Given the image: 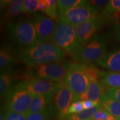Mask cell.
I'll return each mask as SVG.
<instances>
[{
  "instance_id": "obj_5",
  "label": "cell",
  "mask_w": 120,
  "mask_h": 120,
  "mask_svg": "<svg viewBox=\"0 0 120 120\" xmlns=\"http://www.w3.org/2000/svg\"><path fill=\"white\" fill-rule=\"evenodd\" d=\"M52 42L61 49L71 54L79 47L75 27L58 19Z\"/></svg>"
},
{
  "instance_id": "obj_20",
  "label": "cell",
  "mask_w": 120,
  "mask_h": 120,
  "mask_svg": "<svg viewBox=\"0 0 120 120\" xmlns=\"http://www.w3.org/2000/svg\"><path fill=\"white\" fill-rule=\"evenodd\" d=\"M13 62V56L11 51L3 47L0 52V69L1 73H9L11 71Z\"/></svg>"
},
{
  "instance_id": "obj_19",
  "label": "cell",
  "mask_w": 120,
  "mask_h": 120,
  "mask_svg": "<svg viewBox=\"0 0 120 120\" xmlns=\"http://www.w3.org/2000/svg\"><path fill=\"white\" fill-rule=\"evenodd\" d=\"M7 10L3 16V21L5 22L9 21L17 17L21 13L25 12L23 8V1H12L6 6Z\"/></svg>"
},
{
  "instance_id": "obj_16",
  "label": "cell",
  "mask_w": 120,
  "mask_h": 120,
  "mask_svg": "<svg viewBox=\"0 0 120 120\" xmlns=\"http://www.w3.org/2000/svg\"><path fill=\"white\" fill-rule=\"evenodd\" d=\"M100 105L114 118L120 120V102L119 101L103 94L100 99Z\"/></svg>"
},
{
  "instance_id": "obj_1",
  "label": "cell",
  "mask_w": 120,
  "mask_h": 120,
  "mask_svg": "<svg viewBox=\"0 0 120 120\" xmlns=\"http://www.w3.org/2000/svg\"><path fill=\"white\" fill-rule=\"evenodd\" d=\"M19 60L28 67L60 61L64 53L59 47L51 42H40L19 51Z\"/></svg>"
},
{
  "instance_id": "obj_4",
  "label": "cell",
  "mask_w": 120,
  "mask_h": 120,
  "mask_svg": "<svg viewBox=\"0 0 120 120\" xmlns=\"http://www.w3.org/2000/svg\"><path fill=\"white\" fill-rule=\"evenodd\" d=\"M107 42L104 39L94 36L89 42L79 46L71 54L79 63L89 64L101 60L106 55Z\"/></svg>"
},
{
  "instance_id": "obj_3",
  "label": "cell",
  "mask_w": 120,
  "mask_h": 120,
  "mask_svg": "<svg viewBox=\"0 0 120 120\" xmlns=\"http://www.w3.org/2000/svg\"><path fill=\"white\" fill-rule=\"evenodd\" d=\"M7 31L11 41L22 49L28 47L39 42L35 28L30 21L9 23Z\"/></svg>"
},
{
  "instance_id": "obj_13",
  "label": "cell",
  "mask_w": 120,
  "mask_h": 120,
  "mask_svg": "<svg viewBox=\"0 0 120 120\" xmlns=\"http://www.w3.org/2000/svg\"><path fill=\"white\" fill-rule=\"evenodd\" d=\"M105 87L99 79L91 82L87 90L81 97L80 100H90L100 103L102 96L105 94Z\"/></svg>"
},
{
  "instance_id": "obj_34",
  "label": "cell",
  "mask_w": 120,
  "mask_h": 120,
  "mask_svg": "<svg viewBox=\"0 0 120 120\" xmlns=\"http://www.w3.org/2000/svg\"><path fill=\"white\" fill-rule=\"evenodd\" d=\"M115 37L117 40H120V22L116 25L115 28Z\"/></svg>"
},
{
  "instance_id": "obj_35",
  "label": "cell",
  "mask_w": 120,
  "mask_h": 120,
  "mask_svg": "<svg viewBox=\"0 0 120 120\" xmlns=\"http://www.w3.org/2000/svg\"><path fill=\"white\" fill-rule=\"evenodd\" d=\"M5 114L4 113V111H1V118H0V120H4V117H5Z\"/></svg>"
},
{
  "instance_id": "obj_32",
  "label": "cell",
  "mask_w": 120,
  "mask_h": 120,
  "mask_svg": "<svg viewBox=\"0 0 120 120\" xmlns=\"http://www.w3.org/2000/svg\"><path fill=\"white\" fill-rule=\"evenodd\" d=\"M48 8H49V4L47 2V0H39V11L42 12L46 14Z\"/></svg>"
},
{
  "instance_id": "obj_18",
  "label": "cell",
  "mask_w": 120,
  "mask_h": 120,
  "mask_svg": "<svg viewBox=\"0 0 120 120\" xmlns=\"http://www.w3.org/2000/svg\"><path fill=\"white\" fill-rule=\"evenodd\" d=\"M100 81L106 90L110 88H120V72H101Z\"/></svg>"
},
{
  "instance_id": "obj_27",
  "label": "cell",
  "mask_w": 120,
  "mask_h": 120,
  "mask_svg": "<svg viewBox=\"0 0 120 120\" xmlns=\"http://www.w3.org/2000/svg\"><path fill=\"white\" fill-rule=\"evenodd\" d=\"M28 114L7 111L4 120H27Z\"/></svg>"
},
{
  "instance_id": "obj_15",
  "label": "cell",
  "mask_w": 120,
  "mask_h": 120,
  "mask_svg": "<svg viewBox=\"0 0 120 120\" xmlns=\"http://www.w3.org/2000/svg\"><path fill=\"white\" fill-rule=\"evenodd\" d=\"M53 94H41L34 95L28 111V115L30 114L38 113L47 109L51 102Z\"/></svg>"
},
{
  "instance_id": "obj_23",
  "label": "cell",
  "mask_w": 120,
  "mask_h": 120,
  "mask_svg": "<svg viewBox=\"0 0 120 120\" xmlns=\"http://www.w3.org/2000/svg\"><path fill=\"white\" fill-rule=\"evenodd\" d=\"M87 1L82 0H60L57 1V9L59 15H61L73 7L83 4Z\"/></svg>"
},
{
  "instance_id": "obj_9",
  "label": "cell",
  "mask_w": 120,
  "mask_h": 120,
  "mask_svg": "<svg viewBox=\"0 0 120 120\" xmlns=\"http://www.w3.org/2000/svg\"><path fill=\"white\" fill-rule=\"evenodd\" d=\"M97 13L88 4V1L85 4L73 7L63 14L59 19L75 27L96 16Z\"/></svg>"
},
{
  "instance_id": "obj_8",
  "label": "cell",
  "mask_w": 120,
  "mask_h": 120,
  "mask_svg": "<svg viewBox=\"0 0 120 120\" xmlns=\"http://www.w3.org/2000/svg\"><path fill=\"white\" fill-rule=\"evenodd\" d=\"M70 65V62L60 61L42 64L36 67L34 75L41 79L62 81L65 80Z\"/></svg>"
},
{
  "instance_id": "obj_6",
  "label": "cell",
  "mask_w": 120,
  "mask_h": 120,
  "mask_svg": "<svg viewBox=\"0 0 120 120\" xmlns=\"http://www.w3.org/2000/svg\"><path fill=\"white\" fill-rule=\"evenodd\" d=\"M62 81H56L41 78L34 77L19 82L16 87L25 90L33 95H54L56 94Z\"/></svg>"
},
{
  "instance_id": "obj_33",
  "label": "cell",
  "mask_w": 120,
  "mask_h": 120,
  "mask_svg": "<svg viewBox=\"0 0 120 120\" xmlns=\"http://www.w3.org/2000/svg\"><path fill=\"white\" fill-rule=\"evenodd\" d=\"M83 106L85 109H92L97 105H100V103L96 102L90 101V100H85V101H82Z\"/></svg>"
},
{
  "instance_id": "obj_2",
  "label": "cell",
  "mask_w": 120,
  "mask_h": 120,
  "mask_svg": "<svg viewBox=\"0 0 120 120\" xmlns=\"http://www.w3.org/2000/svg\"><path fill=\"white\" fill-rule=\"evenodd\" d=\"M65 81L73 95V102L79 101L87 90L91 79L83 63H70Z\"/></svg>"
},
{
  "instance_id": "obj_37",
  "label": "cell",
  "mask_w": 120,
  "mask_h": 120,
  "mask_svg": "<svg viewBox=\"0 0 120 120\" xmlns=\"http://www.w3.org/2000/svg\"><path fill=\"white\" fill-rule=\"evenodd\" d=\"M101 120V119H99V120Z\"/></svg>"
},
{
  "instance_id": "obj_31",
  "label": "cell",
  "mask_w": 120,
  "mask_h": 120,
  "mask_svg": "<svg viewBox=\"0 0 120 120\" xmlns=\"http://www.w3.org/2000/svg\"><path fill=\"white\" fill-rule=\"evenodd\" d=\"M104 94L111 98L117 100L120 102V88H107Z\"/></svg>"
},
{
  "instance_id": "obj_30",
  "label": "cell",
  "mask_w": 120,
  "mask_h": 120,
  "mask_svg": "<svg viewBox=\"0 0 120 120\" xmlns=\"http://www.w3.org/2000/svg\"><path fill=\"white\" fill-rule=\"evenodd\" d=\"M113 117L107 111L103 109L101 107V109L98 111L93 116L92 120H110L112 119Z\"/></svg>"
},
{
  "instance_id": "obj_11",
  "label": "cell",
  "mask_w": 120,
  "mask_h": 120,
  "mask_svg": "<svg viewBox=\"0 0 120 120\" xmlns=\"http://www.w3.org/2000/svg\"><path fill=\"white\" fill-rule=\"evenodd\" d=\"M103 21L96 16L75 27L76 38L79 46H83L92 40Z\"/></svg>"
},
{
  "instance_id": "obj_21",
  "label": "cell",
  "mask_w": 120,
  "mask_h": 120,
  "mask_svg": "<svg viewBox=\"0 0 120 120\" xmlns=\"http://www.w3.org/2000/svg\"><path fill=\"white\" fill-rule=\"evenodd\" d=\"M12 79L9 73H2L0 76V94L1 98L5 100L11 91Z\"/></svg>"
},
{
  "instance_id": "obj_24",
  "label": "cell",
  "mask_w": 120,
  "mask_h": 120,
  "mask_svg": "<svg viewBox=\"0 0 120 120\" xmlns=\"http://www.w3.org/2000/svg\"><path fill=\"white\" fill-rule=\"evenodd\" d=\"M53 109L51 107H49L38 113L30 114L28 115L27 120H51Z\"/></svg>"
},
{
  "instance_id": "obj_36",
  "label": "cell",
  "mask_w": 120,
  "mask_h": 120,
  "mask_svg": "<svg viewBox=\"0 0 120 120\" xmlns=\"http://www.w3.org/2000/svg\"><path fill=\"white\" fill-rule=\"evenodd\" d=\"M110 120H117V119H116V118L113 117V118H112V119H111Z\"/></svg>"
},
{
  "instance_id": "obj_10",
  "label": "cell",
  "mask_w": 120,
  "mask_h": 120,
  "mask_svg": "<svg viewBox=\"0 0 120 120\" xmlns=\"http://www.w3.org/2000/svg\"><path fill=\"white\" fill-rule=\"evenodd\" d=\"M40 42L52 41L57 23L53 19L42 15H36L31 21Z\"/></svg>"
},
{
  "instance_id": "obj_17",
  "label": "cell",
  "mask_w": 120,
  "mask_h": 120,
  "mask_svg": "<svg viewBox=\"0 0 120 120\" xmlns=\"http://www.w3.org/2000/svg\"><path fill=\"white\" fill-rule=\"evenodd\" d=\"M120 17V0H112L103 10L101 19L103 22L109 19H118Z\"/></svg>"
},
{
  "instance_id": "obj_26",
  "label": "cell",
  "mask_w": 120,
  "mask_h": 120,
  "mask_svg": "<svg viewBox=\"0 0 120 120\" xmlns=\"http://www.w3.org/2000/svg\"><path fill=\"white\" fill-rule=\"evenodd\" d=\"M39 0H25L23 1L25 13H33L38 10Z\"/></svg>"
},
{
  "instance_id": "obj_12",
  "label": "cell",
  "mask_w": 120,
  "mask_h": 120,
  "mask_svg": "<svg viewBox=\"0 0 120 120\" xmlns=\"http://www.w3.org/2000/svg\"><path fill=\"white\" fill-rule=\"evenodd\" d=\"M55 103L60 119L66 117L67 112L73 101V95L65 80L61 82L58 91L55 94Z\"/></svg>"
},
{
  "instance_id": "obj_25",
  "label": "cell",
  "mask_w": 120,
  "mask_h": 120,
  "mask_svg": "<svg viewBox=\"0 0 120 120\" xmlns=\"http://www.w3.org/2000/svg\"><path fill=\"white\" fill-rule=\"evenodd\" d=\"M49 4L48 8L46 15H47L50 19L53 20L57 21L58 19V12H57V1L55 0H47Z\"/></svg>"
},
{
  "instance_id": "obj_14",
  "label": "cell",
  "mask_w": 120,
  "mask_h": 120,
  "mask_svg": "<svg viewBox=\"0 0 120 120\" xmlns=\"http://www.w3.org/2000/svg\"><path fill=\"white\" fill-rule=\"evenodd\" d=\"M96 64L115 72H120V49L106 53Z\"/></svg>"
},
{
  "instance_id": "obj_7",
  "label": "cell",
  "mask_w": 120,
  "mask_h": 120,
  "mask_svg": "<svg viewBox=\"0 0 120 120\" xmlns=\"http://www.w3.org/2000/svg\"><path fill=\"white\" fill-rule=\"evenodd\" d=\"M34 95L15 86L5 99L7 111L28 114Z\"/></svg>"
},
{
  "instance_id": "obj_22",
  "label": "cell",
  "mask_w": 120,
  "mask_h": 120,
  "mask_svg": "<svg viewBox=\"0 0 120 120\" xmlns=\"http://www.w3.org/2000/svg\"><path fill=\"white\" fill-rule=\"evenodd\" d=\"M101 109L100 105H97L92 109H84L79 113L67 115V120H92L94 115Z\"/></svg>"
},
{
  "instance_id": "obj_28",
  "label": "cell",
  "mask_w": 120,
  "mask_h": 120,
  "mask_svg": "<svg viewBox=\"0 0 120 120\" xmlns=\"http://www.w3.org/2000/svg\"><path fill=\"white\" fill-rule=\"evenodd\" d=\"M84 110L82 101H79L73 102L69 107L67 112V115H72V114L77 113Z\"/></svg>"
},
{
  "instance_id": "obj_29",
  "label": "cell",
  "mask_w": 120,
  "mask_h": 120,
  "mask_svg": "<svg viewBox=\"0 0 120 120\" xmlns=\"http://www.w3.org/2000/svg\"><path fill=\"white\" fill-rule=\"evenodd\" d=\"M109 1H99V0H92L88 1V4L95 10L98 13L101 11L102 9L104 8L109 3Z\"/></svg>"
}]
</instances>
